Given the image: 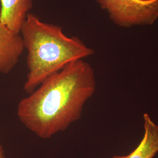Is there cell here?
Segmentation results:
<instances>
[{"label":"cell","instance_id":"cell-2","mask_svg":"<svg viewBox=\"0 0 158 158\" xmlns=\"http://www.w3.org/2000/svg\"><path fill=\"white\" fill-rule=\"evenodd\" d=\"M24 49L28 52V69L23 90L34 91L45 79L70 63L94 53L77 36L69 37L56 25L42 21L29 12L20 30Z\"/></svg>","mask_w":158,"mask_h":158},{"label":"cell","instance_id":"cell-5","mask_svg":"<svg viewBox=\"0 0 158 158\" xmlns=\"http://www.w3.org/2000/svg\"><path fill=\"white\" fill-rule=\"evenodd\" d=\"M34 0H0V19L11 31L19 34Z\"/></svg>","mask_w":158,"mask_h":158},{"label":"cell","instance_id":"cell-3","mask_svg":"<svg viewBox=\"0 0 158 158\" xmlns=\"http://www.w3.org/2000/svg\"><path fill=\"white\" fill-rule=\"evenodd\" d=\"M110 19L123 28L152 25L158 19V0H96Z\"/></svg>","mask_w":158,"mask_h":158},{"label":"cell","instance_id":"cell-4","mask_svg":"<svg viewBox=\"0 0 158 158\" xmlns=\"http://www.w3.org/2000/svg\"><path fill=\"white\" fill-rule=\"evenodd\" d=\"M24 47L20 34L13 32L0 19V73H9L16 66Z\"/></svg>","mask_w":158,"mask_h":158},{"label":"cell","instance_id":"cell-1","mask_svg":"<svg viewBox=\"0 0 158 158\" xmlns=\"http://www.w3.org/2000/svg\"><path fill=\"white\" fill-rule=\"evenodd\" d=\"M96 88L94 71L90 64L83 59L74 61L21 100L18 117L38 137L49 139L81 118L85 104Z\"/></svg>","mask_w":158,"mask_h":158},{"label":"cell","instance_id":"cell-6","mask_svg":"<svg viewBox=\"0 0 158 158\" xmlns=\"http://www.w3.org/2000/svg\"><path fill=\"white\" fill-rule=\"evenodd\" d=\"M144 135L140 143L128 155H114L112 158H153L158 152V125L147 113L143 114Z\"/></svg>","mask_w":158,"mask_h":158},{"label":"cell","instance_id":"cell-7","mask_svg":"<svg viewBox=\"0 0 158 158\" xmlns=\"http://www.w3.org/2000/svg\"><path fill=\"white\" fill-rule=\"evenodd\" d=\"M0 158H6L4 148L1 144H0Z\"/></svg>","mask_w":158,"mask_h":158}]
</instances>
